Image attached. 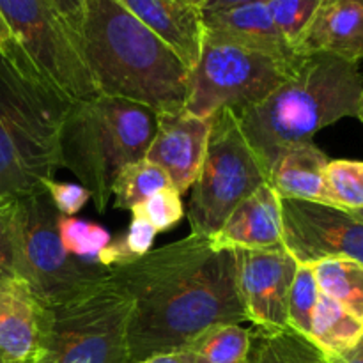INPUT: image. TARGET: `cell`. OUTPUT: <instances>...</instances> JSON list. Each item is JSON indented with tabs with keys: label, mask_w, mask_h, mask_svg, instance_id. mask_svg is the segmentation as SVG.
I'll list each match as a JSON object with an SVG mask.
<instances>
[{
	"label": "cell",
	"mask_w": 363,
	"mask_h": 363,
	"mask_svg": "<svg viewBox=\"0 0 363 363\" xmlns=\"http://www.w3.org/2000/svg\"><path fill=\"white\" fill-rule=\"evenodd\" d=\"M131 298L128 363L179 353L216 325L247 321L238 293L236 252L191 234L110 268Z\"/></svg>",
	"instance_id": "6da1fadb"
},
{
	"label": "cell",
	"mask_w": 363,
	"mask_h": 363,
	"mask_svg": "<svg viewBox=\"0 0 363 363\" xmlns=\"http://www.w3.org/2000/svg\"><path fill=\"white\" fill-rule=\"evenodd\" d=\"M78 38L98 94L130 99L156 113L184 108L190 71L117 0H87Z\"/></svg>",
	"instance_id": "7a4b0ae2"
},
{
	"label": "cell",
	"mask_w": 363,
	"mask_h": 363,
	"mask_svg": "<svg viewBox=\"0 0 363 363\" xmlns=\"http://www.w3.org/2000/svg\"><path fill=\"white\" fill-rule=\"evenodd\" d=\"M71 103L16 43L0 52V204L55 177Z\"/></svg>",
	"instance_id": "3957f363"
},
{
	"label": "cell",
	"mask_w": 363,
	"mask_h": 363,
	"mask_svg": "<svg viewBox=\"0 0 363 363\" xmlns=\"http://www.w3.org/2000/svg\"><path fill=\"white\" fill-rule=\"evenodd\" d=\"M360 64L323 52H300L296 67L269 96L234 112L262 169L291 145L312 142L323 128L357 116Z\"/></svg>",
	"instance_id": "277c9868"
},
{
	"label": "cell",
	"mask_w": 363,
	"mask_h": 363,
	"mask_svg": "<svg viewBox=\"0 0 363 363\" xmlns=\"http://www.w3.org/2000/svg\"><path fill=\"white\" fill-rule=\"evenodd\" d=\"M158 113L130 99L98 94L69 106L60 131V167L69 170L105 213L117 174L147 155Z\"/></svg>",
	"instance_id": "5b68a950"
},
{
	"label": "cell",
	"mask_w": 363,
	"mask_h": 363,
	"mask_svg": "<svg viewBox=\"0 0 363 363\" xmlns=\"http://www.w3.org/2000/svg\"><path fill=\"white\" fill-rule=\"evenodd\" d=\"M59 218L46 188L11 202L14 273L45 307L73 300L110 279V268L98 261L67 254Z\"/></svg>",
	"instance_id": "8992f818"
},
{
	"label": "cell",
	"mask_w": 363,
	"mask_h": 363,
	"mask_svg": "<svg viewBox=\"0 0 363 363\" xmlns=\"http://www.w3.org/2000/svg\"><path fill=\"white\" fill-rule=\"evenodd\" d=\"M131 298L110 277L94 289L45 307L34 363H128Z\"/></svg>",
	"instance_id": "52a82bcc"
},
{
	"label": "cell",
	"mask_w": 363,
	"mask_h": 363,
	"mask_svg": "<svg viewBox=\"0 0 363 363\" xmlns=\"http://www.w3.org/2000/svg\"><path fill=\"white\" fill-rule=\"evenodd\" d=\"M268 183L233 110L211 117L208 147L191 184L186 216L191 234L213 238L240 202Z\"/></svg>",
	"instance_id": "ba28073f"
},
{
	"label": "cell",
	"mask_w": 363,
	"mask_h": 363,
	"mask_svg": "<svg viewBox=\"0 0 363 363\" xmlns=\"http://www.w3.org/2000/svg\"><path fill=\"white\" fill-rule=\"evenodd\" d=\"M291 59L269 55L234 43L204 38L201 57L190 71L184 112L211 119L220 110L241 108L262 101L296 67Z\"/></svg>",
	"instance_id": "9c48e42d"
},
{
	"label": "cell",
	"mask_w": 363,
	"mask_h": 363,
	"mask_svg": "<svg viewBox=\"0 0 363 363\" xmlns=\"http://www.w3.org/2000/svg\"><path fill=\"white\" fill-rule=\"evenodd\" d=\"M14 43L71 101L98 96L80 38L48 0H0Z\"/></svg>",
	"instance_id": "30bf717a"
},
{
	"label": "cell",
	"mask_w": 363,
	"mask_h": 363,
	"mask_svg": "<svg viewBox=\"0 0 363 363\" xmlns=\"http://www.w3.org/2000/svg\"><path fill=\"white\" fill-rule=\"evenodd\" d=\"M282 247L298 264L351 259L363 264V222L323 202L280 199Z\"/></svg>",
	"instance_id": "8fae6325"
},
{
	"label": "cell",
	"mask_w": 363,
	"mask_h": 363,
	"mask_svg": "<svg viewBox=\"0 0 363 363\" xmlns=\"http://www.w3.org/2000/svg\"><path fill=\"white\" fill-rule=\"evenodd\" d=\"M238 293L247 321L261 328H286L289 291L298 262L284 247L269 250H234Z\"/></svg>",
	"instance_id": "7c38bea8"
},
{
	"label": "cell",
	"mask_w": 363,
	"mask_h": 363,
	"mask_svg": "<svg viewBox=\"0 0 363 363\" xmlns=\"http://www.w3.org/2000/svg\"><path fill=\"white\" fill-rule=\"evenodd\" d=\"M211 119L184 112L158 113L156 133L145 160L158 165L169 176L181 195L186 194L197 177L208 147Z\"/></svg>",
	"instance_id": "4fadbf2b"
},
{
	"label": "cell",
	"mask_w": 363,
	"mask_h": 363,
	"mask_svg": "<svg viewBox=\"0 0 363 363\" xmlns=\"http://www.w3.org/2000/svg\"><path fill=\"white\" fill-rule=\"evenodd\" d=\"M186 66L195 67L204 45L202 11L186 0H117Z\"/></svg>",
	"instance_id": "5bb4252c"
},
{
	"label": "cell",
	"mask_w": 363,
	"mask_h": 363,
	"mask_svg": "<svg viewBox=\"0 0 363 363\" xmlns=\"http://www.w3.org/2000/svg\"><path fill=\"white\" fill-rule=\"evenodd\" d=\"M213 245L227 250H269L282 247L280 197L268 183L238 204L227 216Z\"/></svg>",
	"instance_id": "9a60e30c"
},
{
	"label": "cell",
	"mask_w": 363,
	"mask_h": 363,
	"mask_svg": "<svg viewBox=\"0 0 363 363\" xmlns=\"http://www.w3.org/2000/svg\"><path fill=\"white\" fill-rule=\"evenodd\" d=\"M45 325V305L21 280L0 284V358L6 363H34Z\"/></svg>",
	"instance_id": "2e32d148"
},
{
	"label": "cell",
	"mask_w": 363,
	"mask_h": 363,
	"mask_svg": "<svg viewBox=\"0 0 363 363\" xmlns=\"http://www.w3.org/2000/svg\"><path fill=\"white\" fill-rule=\"evenodd\" d=\"M202 21L204 38L247 46L280 59H291L298 53L275 27L266 4H245L202 13Z\"/></svg>",
	"instance_id": "e0dca14e"
},
{
	"label": "cell",
	"mask_w": 363,
	"mask_h": 363,
	"mask_svg": "<svg viewBox=\"0 0 363 363\" xmlns=\"http://www.w3.org/2000/svg\"><path fill=\"white\" fill-rule=\"evenodd\" d=\"M298 52H323L358 62L363 59V0H332L319 7Z\"/></svg>",
	"instance_id": "ac0fdd59"
},
{
	"label": "cell",
	"mask_w": 363,
	"mask_h": 363,
	"mask_svg": "<svg viewBox=\"0 0 363 363\" xmlns=\"http://www.w3.org/2000/svg\"><path fill=\"white\" fill-rule=\"evenodd\" d=\"M328 162V156L314 142L291 145L273 163L268 184L280 199L330 204L325 190V169Z\"/></svg>",
	"instance_id": "d6986e66"
},
{
	"label": "cell",
	"mask_w": 363,
	"mask_h": 363,
	"mask_svg": "<svg viewBox=\"0 0 363 363\" xmlns=\"http://www.w3.org/2000/svg\"><path fill=\"white\" fill-rule=\"evenodd\" d=\"M243 363H328L308 337L291 326L250 328V346Z\"/></svg>",
	"instance_id": "ffe728a7"
},
{
	"label": "cell",
	"mask_w": 363,
	"mask_h": 363,
	"mask_svg": "<svg viewBox=\"0 0 363 363\" xmlns=\"http://www.w3.org/2000/svg\"><path fill=\"white\" fill-rule=\"evenodd\" d=\"M363 335V321L332 298L319 294L311 321L308 339L325 354L351 350Z\"/></svg>",
	"instance_id": "44dd1931"
},
{
	"label": "cell",
	"mask_w": 363,
	"mask_h": 363,
	"mask_svg": "<svg viewBox=\"0 0 363 363\" xmlns=\"http://www.w3.org/2000/svg\"><path fill=\"white\" fill-rule=\"evenodd\" d=\"M312 269L319 293L363 321V264L351 259H326Z\"/></svg>",
	"instance_id": "7402d4cb"
},
{
	"label": "cell",
	"mask_w": 363,
	"mask_h": 363,
	"mask_svg": "<svg viewBox=\"0 0 363 363\" xmlns=\"http://www.w3.org/2000/svg\"><path fill=\"white\" fill-rule=\"evenodd\" d=\"M250 346V328L216 325L202 332L186 347L191 363H243Z\"/></svg>",
	"instance_id": "603a6c76"
},
{
	"label": "cell",
	"mask_w": 363,
	"mask_h": 363,
	"mask_svg": "<svg viewBox=\"0 0 363 363\" xmlns=\"http://www.w3.org/2000/svg\"><path fill=\"white\" fill-rule=\"evenodd\" d=\"M174 188L169 176L149 160L130 163L117 174L112 186L113 208L131 211L162 190Z\"/></svg>",
	"instance_id": "cb8c5ba5"
},
{
	"label": "cell",
	"mask_w": 363,
	"mask_h": 363,
	"mask_svg": "<svg viewBox=\"0 0 363 363\" xmlns=\"http://www.w3.org/2000/svg\"><path fill=\"white\" fill-rule=\"evenodd\" d=\"M325 190L330 204L344 211L363 209V162L333 160L325 169Z\"/></svg>",
	"instance_id": "d4e9b609"
},
{
	"label": "cell",
	"mask_w": 363,
	"mask_h": 363,
	"mask_svg": "<svg viewBox=\"0 0 363 363\" xmlns=\"http://www.w3.org/2000/svg\"><path fill=\"white\" fill-rule=\"evenodd\" d=\"M321 6L323 0H268L266 2L275 27L279 28L287 45L296 52Z\"/></svg>",
	"instance_id": "484cf974"
},
{
	"label": "cell",
	"mask_w": 363,
	"mask_h": 363,
	"mask_svg": "<svg viewBox=\"0 0 363 363\" xmlns=\"http://www.w3.org/2000/svg\"><path fill=\"white\" fill-rule=\"evenodd\" d=\"M59 233L67 254L84 261H98L99 252L112 241L108 230L101 225L74 216L60 215Z\"/></svg>",
	"instance_id": "4316f807"
},
{
	"label": "cell",
	"mask_w": 363,
	"mask_h": 363,
	"mask_svg": "<svg viewBox=\"0 0 363 363\" xmlns=\"http://www.w3.org/2000/svg\"><path fill=\"white\" fill-rule=\"evenodd\" d=\"M319 294L321 293H319L312 266L298 264L296 275H294L293 286L289 291L287 319H289L291 328L305 337H308V333H311L312 314H314Z\"/></svg>",
	"instance_id": "83f0119b"
},
{
	"label": "cell",
	"mask_w": 363,
	"mask_h": 363,
	"mask_svg": "<svg viewBox=\"0 0 363 363\" xmlns=\"http://www.w3.org/2000/svg\"><path fill=\"white\" fill-rule=\"evenodd\" d=\"M183 195L176 188L162 190L131 209V215H140L151 223L156 233H167L174 229L184 216Z\"/></svg>",
	"instance_id": "f1b7e54d"
},
{
	"label": "cell",
	"mask_w": 363,
	"mask_h": 363,
	"mask_svg": "<svg viewBox=\"0 0 363 363\" xmlns=\"http://www.w3.org/2000/svg\"><path fill=\"white\" fill-rule=\"evenodd\" d=\"M53 206L62 216H73L87 204L91 194L82 184L74 183H59L52 179L45 184Z\"/></svg>",
	"instance_id": "f546056e"
},
{
	"label": "cell",
	"mask_w": 363,
	"mask_h": 363,
	"mask_svg": "<svg viewBox=\"0 0 363 363\" xmlns=\"http://www.w3.org/2000/svg\"><path fill=\"white\" fill-rule=\"evenodd\" d=\"M13 279H16V273H14L11 202H6V204H0V284Z\"/></svg>",
	"instance_id": "4dcf8cb0"
},
{
	"label": "cell",
	"mask_w": 363,
	"mask_h": 363,
	"mask_svg": "<svg viewBox=\"0 0 363 363\" xmlns=\"http://www.w3.org/2000/svg\"><path fill=\"white\" fill-rule=\"evenodd\" d=\"M48 2L59 11L60 16L78 34L85 16V4H87V0H48Z\"/></svg>",
	"instance_id": "1f68e13d"
},
{
	"label": "cell",
	"mask_w": 363,
	"mask_h": 363,
	"mask_svg": "<svg viewBox=\"0 0 363 363\" xmlns=\"http://www.w3.org/2000/svg\"><path fill=\"white\" fill-rule=\"evenodd\" d=\"M328 363H363V335L351 350L339 354H326Z\"/></svg>",
	"instance_id": "d6a6232c"
},
{
	"label": "cell",
	"mask_w": 363,
	"mask_h": 363,
	"mask_svg": "<svg viewBox=\"0 0 363 363\" xmlns=\"http://www.w3.org/2000/svg\"><path fill=\"white\" fill-rule=\"evenodd\" d=\"M266 2H268V0H206V4L201 7V11L202 13H211V11L245 6V4H266Z\"/></svg>",
	"instance_id": "836d02e7"
},
{
	"label": "cell",
	"mask_w": 363,
	"mask_h": 363,
	"mask_svg": "<svg viewBox=\"0 0 363 363\" xmlns=\"http://www.w3.org/2000/svg\"><path fill=\"white\" fill-rule=\"evenodd\" d=\"M137 363H191L190 357L186 351H179V353H170V354H156V357L145 358V360Z\"/></svg>",
	"instance_id": "e575fe53"
},
{
	"label": "cell",
	"mask_w": 363,
	"mask_h": 363,
	"mask_svg": "<svg viewBox=\"0 0 363 363\" xmlns=\"http://www.w3.org/2000/svg\"><path fill=\"white\" fill-rule=\"evenodd\" d=\"M13 41H14L13 35H11L9 28H7L6 21H4L2 14H0V52H4V50H6Z\"/></svg>",
	"instance_id": "d590c367"
},
{
	"label": "cell",
	"mask_w": 363,
	"mask_h": 363,
	"mask_svg": "<svg viewBox=\"0 0 363 363\" xmlns=\"http://www.w3.org/2000/svg\"><path fill=\"white\" fill-rule=\"evenodd\" d=\"M357 119H360L362 121V124H363V91H362V94H360V99H358V105H357Z\"/></svg>",
	"instance_id": "8d00e7d4"
},
{
	"label": "cell",
	"mask_w": 363,
	"mask_h": 363,
	"mask_svg": "<svg viewBox=\"0 0 363 363\" xmlns=\"http://www.w3.org/2000/svg\"><path fill=\"white\" fill-rule=\"evenodd\" d=\"M186 2H190V4H194V6H197L199 9H201L202 6H204L206 4V0H186Z\"/></svg>",
	"instance_id": "74e56055"
},
{
	"label": "cell",
	"mask_w": 363,
	"mask_h": 363,
	"mask_svg": "<svg viewBox=\"0 0 363 363\" xmlns=\"http://www.w3.org/2000/svg\"><path fill=\"white\" fill-rule=\"evenodd\" d=\"M351 215H353L354 218L362 220V222H363V209H358V211H351Z\"/></svg>",
	"instance_id": "f35d334b"
},
{
	"label": "cell",
	"mask_w": 363,
	"mask_h": 363,
	"mask_svg": "<svg viewBox=\"0 0 363 363\" xmlns=\"http://www.w3.org/2000/svg\"><path fill=\"white\" fill-rule=\"evenodd\" d=\"M325 2H332V0H323V4H325Z\"/></svg>",
	"instance_id": "ab89813d"
},
{
	"label": "cell",
	"mask_w": 363,
	"mask_h": 363,
	"mask_svg": "<svg viewBox=\"0 0 363 363\" xmlns=\"http://www.w3.org/2000/svg\"><path fill=\"white\" fill-rule=\"evenodd\" d=\"M0 363H6V362H4V360H2V358H0Z\"/></svg>",
	"instance_id": "60d3db41"
}]
</instances>
